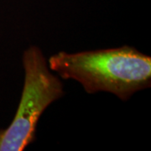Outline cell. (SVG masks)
I'll return each mask as SVG.
<instances>
[{"instance_id":"6da1fadb","label":"cell","mask_w":151,"mask_h":151,"mask_svg":"<svg viewBox=\"0 0 151 151\" xmlns=\"http://www.w3.org/2000/svg\"><path fill=\"white\" fill-rule=\"evenodd\" d=\"M63 80L79 83L87 94L108 92L123 102L151 86V58L129 45L69 53L59 51L47 60Z\"/></svg>"},{"instance_id":"7a4b0ae2","label":"cell","mask_w":151,"mask_h":151,"mask_svg":"<svg viewBox=\"0 0 151 151\" xmlns=\"http://www.w3.org/2000/svg\"><path fill=\"white\" fill-rule=\"evenodd\" d=\"M22 64L24 78L20 101L11 124L0 129V151H22L32 144L44 112L65 95L63 82L50 69L40 47L25 49Z\"/></svg>"}]
</instances>
